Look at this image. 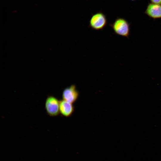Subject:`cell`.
<instances>
[{
	"instance_id": "1",
	"label": "cell",
	"mask_w": 161,
	"mask_h": 161,
	"mask_svg": "<svg viewBox=\"0 0 161 161\" xmlns=\"http://www.w3.org/2000/svg\"><path fill=\"white\" fill-rule=\"evenodd\" d=\"M110 26L115 34L127 38L129 36L130 24L125 18H117Z\"/></svg>"
},
{
	"instance_id": "2",
	"label": "cell",
	"mask_w": 161,
	"mask_h": 161,
	"mask_svg": "<svg viewBox=\"0 0 161 161\" xmlns=\"http://www.w3.org/2000/svg\"><path fill=\"white\" fill-rule=\"evenodd\" d=\"M107 19L106 15L101 12H97L91 16L89 23V27L96 30H103L106 25Z\"/></svg>"
},
{
	"instance_id": "3",
	"label": "cell",
	"mask_w": 161,
	"mask_h": 161,
	"mask_svg": "<svg viewBox=\"0 0 161 161\" xmlns=\"http://www.w3.org/2000/svg\"><path fill=\"white\" fill-rule=\"evenodd\" d=\"M60 101L52 95L47 96L45 102V109L46 112L50 117H55L59 115Z\"/></svg>"
},
{
	"instance_id": "4",
	"label": "cell",
	"mask_w": 161,
	"mask_h": 161,
	"mask_svg": "<svg viewBox=\"0 0 161 161\" xmlns=\"http://www.w3.org/2000/svg\"><path fill=\"white\" fill-rule=\"evenodd\" d=\"M79 95V92L76 86L72 84L64 90L62 94V97L63 100L73 103L77 100Z\"/></svg>"
},
{
	"instance_id": "5",
	"label": "cell",
	"mask_w": 161,
	"mask_h": 161,
	"mask_svg": "<svg viewBox=\"0 0 161 161\" xmlns=\"http://www.w3.org/2000/svg\"><path fill=\"white\" fill-rule=\"evenodd\" d=\"M145 13L149 17L154 19L161 18V4H149Z\"/></svg>"
},
{
	"instance_id": "6",
	"label": "cell",
	"mask_w": 161,
	"mask_h": 161,
	"mask_svg": "<svg viewBox=\"0 0 161 161\" xmlns=\"http://www.w3.org/2000/svg\"><path fill=\"white\" fill-rule=\"evenodd\" d=\"M72 104L64 100H60V113L62 116L68 117L72 114L74 110Z\"/></svg>"
},
{
	"instance_id": "7",
	"label": "cell",
	"mask_w": 161,
	"mask_h": 161,
	"mask_svg": "<svg viewBox=\"0 0 161 161\" xmlns=\"http://www.w3.org/2000/svg\"><path fill=\"white\" fill-rule=\"evenodd\" d=\"M151 3L161 4V0H150Z\"/></svg>"
},
{
	"instance_id": "8",
	"label": "cell",
	"mask_w": 161,
	"mask_h": 161,
	"mask_svg": "<svg viewBox=\"0 0 161 161\" xmlns=\"http://www.w3.org/2000/svg\"><path fill=\"white\" fill-rule=\"evenodd\" d=\"M131 1H135V0H131Z\"/></svg>"
}]
</instances>
